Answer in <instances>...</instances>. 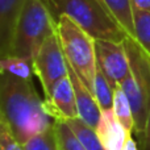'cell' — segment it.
<instances>
[{
  "instance_id": "6da1fadb",
  "label": "cell",
  "mask_w": 150,
  "mask_h": 150,
  "mask_svg": "<svg viewBox=\"0 0 150 150\" xmlns=\"http://www.w3.org/2000/svg\"><path fill=\"white\" fill-rule=\"evenodd\" d=\"M0 121L5 122L20 144L46 132L53 124L32 80L0 73Z\"/></svg>"
},
{
  "instance_id": "7a4b0ae2",
  "label": "cell",
  "mask_w": 150,
  "mask_h": 150,
  "mask_svg": "<svg viewBox=\"0 0 150 150\" xmlns=\"http://www.w3.org/2000/svg\"><path fill=\"white\" fill-rule=\"evenodd\" d=\"M55 21L67 16L93 40L124 42L129 37L101 0H44Z\"/></svg>"
},
{
  "instance_id": "3957f363",
  "label": "cell",
  "mask_w": 150,
  "mask_h": 150,
  "mask_svg": "<svg viewBox=\"0 0 150 150\" xmlns=\"http://www.w3.org/2000/svg\"><path fill=\"white\" fill-rule=\"evenodd\" d=\"M55 33L57 21L44 0H25L8 55L33 61L45 41Z\"/></svg>"
},
{
  "instance_id": "277c9868",
  "label": "cell",
  "mask_w": 150,
  "mask_h": 150,
  "mask_svg": "<svg viewBox=\"0 0 150 150\" xmlns=\"http://www.w3.org/2000/svg\"><path fill=\"white\" fill-rule=\"evenodd\" d=\"M124 45L129 57L130 74L122 80L120 87L132 107L134 133L138 136L145 129L150 108V57L132 37H127Z\"/></svg>"
},
{
  "instance_id": "5b68a950",
  "label": "cell",
  "mask_w": 150,
  "mask_h": 150,
  "mask_svg": "<svg viewBox=\"0 0 150 150\" xmlns=\"http://www.w3.org/2000/svg\"><path fill=\"white\" fill-rule=\"evenodd\" d=\"M57 34L69 66L92 92L98 73L95 40L67 16L57 20Z\"/></svg>"
},
{
  "instance_id": "8992f818",
  "label": "cell",
  "mask_w": 150,
  "mask_h": 150,
  "mask_svg": "<svg viewBox=\"0 0 150 150\" xmlns=\"http://www.w3.org/2000/svg\"><path fill=\"white\" fill-rule=\"evenodd\" d=\"M33 67L45 95L50 92L58 80L69 75V63L57 33L49 37L41 46L33 59Z\"/></svg>"
},
{
  "instance_id": "52a82bcc",
  "label": "cell",
  "mask_w": 150,
  "mask_h": 150,
  "mask_svg": "<svg viewBox=\"0 0 150 150\" xmlns=\"http://www.w3.org/2000/svg\"><path fill=\"white\" fill-rule=\"evenodd\" d=\"M98 69L109 80L112 87H117L130 74V63L124 42L95 40Z\"/></svg>"
},
{
  "instance_id": "ba28073f",
  "label": "cell",
  "mask_w": 150,
  "mask_h": 150,
  "mask_svg": "<svg viewBox=\"0 0 150 150\" xmlns=\"http://www.w3.org/2000/svg\"><path fill=\"white\" fill-rule=\"evenodd\" d=\"M44 109L53 121L67 122L79 119L73 83L69 75L58 80L50 92L45 95Z\"/></svg>"
},
{
  "instance_id": "9c48e42d",
  "label": "cell",
  "mask_w": 150,
  "mask_h": 150,
  "mask_svg": "<svg viewBox=\"0 0 150 150\" xmlns=\"http://www.w3.org/2000/svg\"><path fill=\"white\" fill-rule=\"evenodd\" d=\"M69 76L73 83L79 119L92 129H96L101 117V109L96 101L95 96L70 66H69Z\"/></svg>"
},
{
  "instance_id": "30bf717a",
  "label": "cell",
  "mask_w": 150,
  "mask_h": 150,
  "mask_svg": "<svg viewBox=\"0 0 150 150\" xmlns=\"http://www.w3.org/2000/svg\"><path fill=\"white\" fill-rule=\"evenodd\" d=\"M25 0H0V54L7 57Z\"/></svg>"
},
{
  "instance_id": "8fae6325",
  "label": "cell",
  "mask_w": 150,
  "mask_h": 150,
  "mask_svg": "<svg viewBox=\"0 0 150 150\" xmlns=\"http://www.w3.org/2000/svg\"><path fill=\"white\" fill-rule=\"evenodd\" d=\"M95 132L105 150H121L130 136L115 116L113 109L101 111L100 121Z\"/></svg>"
},
{
  "instance_id": "7c38bea8",
  "label": "cell",
  "mask_w": 150,
  "mask_h": 150,
  "mask_svg": "<svg viewBox=\"0 0 150 150\" xmlns=\"http://www.w3.org/2000/svg\"><path fill=\"white\" fill-rule=\"evenodd\" d=\"M108 12L113 16L120 26L129 37L134 38L133 25V5L132 0H101Z\"/></svg>"
},
{
  "instance_id": "4fadbf2b",
  "label": "cell",
  "mask_w": 150,
  "mask_h": 150,
  "mask_svg": "<svg viewBox=\"0 0 150 150\" xmlns=\"http://www.w3.org/2000/svg\"><path fill=\"white\" fill-rule=\"evenodd\" d=\"M113 112L115 116L117 117L121 125L127 129L128 133L132 134L134 132V117H133V111L130 103L128 100L125 92L120 86L115 87L113 90Z\"/></svg>"
},
{
  "instance_id": "5bb4252c",
  "label": "cell",
  "mask_w": 150,
  "mask_h": 150,
  "mask_svg": "<svg viewBox=\"0 0 150 150\" xmlns=\"http://www.w3.org/2000/svg\"><path fill=\"white\" fill-rule=\"evenodd\" d=\"M0 73H7L13 76L21 78V79L32 80V76L34 74L33 61L8 55V57L1 58L0 61Z\"/></svg>"
},
{
  "instance_id": "9a60e30c",
  "label": "cell",
  "mask_w": 150,
  "mask_h": 150,
  "mask_svg": "<svg viewBox=\"0 0 150 150\" xmlns=\"http://www.w3.org/2000/svg\"><path fill=\"white\" fill-rule=\"evenodd\" d=\"M134 40L150 57V13L133 8Z\"/></svg>"
},
{
  "instance_id": "2e32d148",
  "label": "cell",
  "mask_w": 150,
  "mask_h": 150,
  "mask_svg": "<svg viewBox=\"0 0 150 150\" xmlns=\"http://www.w3.org/2000/svg\"><path fill=\"white\" fill-rule=\"evenodd\" d=\"M113 90L109 80L105 78V75L98 69V73L93 82V96L98 101L101 111H108L113 108Z\"/></svg>"
},
{
  "instance_id": "e0dca14e",
  "label": "cell",
  "mask_w": 150,
  "mask_h": 150,
  "mask_svg": "<svg viewBox=\"0 0 150 150\" xmlns=\"http://www.w3.org/2000/svg\"><path fill=\"white\" fill-rule=\"evenodd\" d=\"M67 124L87 150H105L104 146L101 145L95 129L84 124L80 119L70 120V121H67Z\"/></svg>"
},
{
  "instance_id": "ac0fdd59",
  "label": "cell",
  "mask_w": 150,
  "mask_h": 150,
  "mask_svg": "<svg viewBox=\"0 0 150 150\" xmlns=\"http://www.w3.org/2000/svg\"><path fill=\"white\" fill-rule=\"evenodd\" d=\"M54 130L59 150H87L71 130L67 122L54 121Z\"/></svg>"
},
{
  "instance_id": "d6986e66",
  "label": "cell",
  "mask_w": 150,
  "mask_h": 150,
  "mask_svg": "<svg viewBox=\"0 0 150 150\" xmlns=\"http://www.w3.org/2000/svg\"><path fill=\"white\" fill-rule=\"evenodd\" d=\"M24 148H25V150H59L54 130V124L46 132L34 136L28 142H25Z\"/></svg>"
},
{
  "instance_id": "ffe728a7",
  "label": "cell",
  "mask_w": 150,
  "mask_h": 150,
  "mask_svg": "<svg viewBox=\"0 0 150 150\" xmlns=\"http://www.w3.org/2000/svg\"><path fill=\"white\" fill-rule=\"evenodd\" d=\"M0 150H25L23 144L12 134L5 122L0 121Z\"/></svg>"
},
{
  "instance_id": "44dd1931",
  "label": "cell",
  "mask_w": 150,
  "mask_h": 150,
  "mask_svg": "<svg viewBox=\"0 0 150 150\" xmlns=\"http://www.w3.org/2000/svg\"><path fill=\"white\" fill-rule=\"evenodd\" d=\"M138 138H140V150H150V108L145 129L141 134H138Z\"/></svg>"
},
{
  "instance_id": "7402d4cb",
  "label": "cell",
  "mask_w": 150,
  "mask_h": 150,
  "mask_svg": "<svg viewBox=\"0 0 150 150\" xmlns=\"http://www.w3.org/2000/svg\"><path fill=\"white\" fill-rule=\"evenodd\" d=\"M132 5L136 9L146 11L150 13V0H132Z\"/></svg>"
},
{
  "instance_id": "603a6c76",
  "label": "cell",
  "mask_w": 150,
  "mask_h": 150,
  "mask_svg": "<svg viewBox=\"0 0 150 150\" xmlns=\"http://www.w3.org/2000/svg\"><path fill=\"white\" fill-rule=\"evenodd\" d=\"M121 150H140L137 146V142H136L134 138L132 137V134L127 138V142H125V145L122 146Z\"/></svg>"
}]
</instances>
